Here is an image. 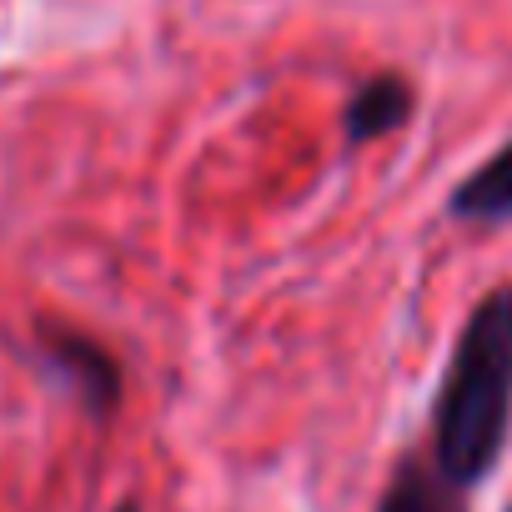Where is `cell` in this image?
I'll return each mask as SVG.
<instances>
[{
  "label": "cell",
  "mask_w": 512,
  "mask_h": 512,
  "mask_svg": "<svg viewBox=\"0 0 512 512\" xmlns=\"http://www.w3.org/2000/svg\"><path fill=\"white\" fill-rule=\"evenodd\" d=\"M512 437V282L477 297L432 402V462L452 487L492 477Z\"/></svg>",
  "instance_id": "cell-1"
},
{
  "label": "cell",
  "mask_w": 512,
  "mask_h": 512,
  "mask_svg": "<svg viewBox=\"0 0 512 512\" xmlns=\"http://www.w3.org/2000/svg\"><path fill=\"white\" fill-rule=\"evenodd\" d=\"M36 352H41V367L86 407V417H96V422L116 417L126 377H121V362L96 337H86L66 322H41L36 327Z\"/></svg>",
  "instance_id": "cell-2"
},
{
  "label": "cell",
  "mask_w": 512,
  "mask_h": 512,
  "mask_svg": "<svg viewBox=\"0 0 512 512\" xmlns=\"http://www.w3.org/2000/svg\"><path fill=\"white\" fill-rule=\"evenodd\" d=\"M412 106H417V91H412L407 76L382 71V76L362 81L347 96V106H342V136H347V146L362 151V146H377L382 136L402 131L412 121Z\"/></svg>",
  "instance_id": "cell-3"
},
{
  "label": "cell",
  "mask_w": 512,
  "mask_h": 512,
  "mask_svg": "<svg viewBox=\"0 0 512 512\" xmlns=\"http://www.w3.org/2000/svg\"><path fill=\"white\" fill-rule=\"evenodd\" d=\"M447 216L452 221H472V226H507L512 221V136L477 171H467L452 186Z\"/></svg>",
  "instance_id": "cell-4"
},
{
  "label": "cell",
  "mask_w": 512,
  "mask_h": 512,
  "mask_svg": "<svg viewBox=\"0 0 512 512\" xmlns=\"http://www.w3.org/2000/svg\"><path fill=\"white\" fill-rule=\"evenodd\" d=\"M377 512H467V507H462V487H452L437 472V462L402 457L377 497Z\"/></svg>",
  "instance_id": "cell-5"
},
{
  "label": "cell",
  "mask_w": 512,
  "mask_h": 512,
  "mask_svg": "<svg viewBox=\"0 0 512 512\" xmlns=\"http://www.w3.org/2000/svg\"><path fill=\"white\" fill-rule=\"evenodd\" d=\"M116 512H141V507H136V502H121V507H116Z\"/></svg>",
  "instance_id": "cell-6"
},
{
  "label": "cell",
  "mask_w": 512,
  "mask_h": 512,
  "mask_svg": "<svg viewBox=\"0 0 512 512\" xmlns=\"http://www.w3.org/2000/svg\"><path fill=\"white\" fill-rule=\"evenodd\" d=\"M507 512H512V507H507Z\"/></svg>",
  "instance_id": "cell-7"
}]
</instances>
